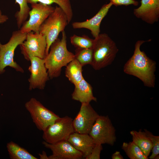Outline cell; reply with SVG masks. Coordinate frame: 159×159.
<instances>
[{"label":"cell","mask_w":159,"mask_h":159,"mask_svg":"<svg viewBox=\"0 0 159 159\" xmlns=\"http://www.w3.org/2000/svg\"><path fill=\"white\" fill-rule=\"evenodd\" d=\"M147 41L138 40L136 42L133 54L125 64L123 71L127 74L138 78L145 86L153 87L156 63L140 49L141 46Z\"/></svg>","instance_id":"obj_1"},{"label":"cell","mask_w":159,"mask_h":159,"mask_svg":"<svg viewBox=\"0 0 159 159\" xmlns=\"http://www.w3.org/2000/svg\"><path fill=\"white\" fill-rule=\"evenodd\" d=\"M67 41L64 31L62 32V39L58 38L52 44L50 51L44 59L49 77L51 79L59 76L62 67L75 58L74 54L67 49Z\"/></svg>","instance_id":"obj_2"},{"label":"cell","mask_w":159,"mask_h":159,"mask_svg":"<svg viewBox=\"0 0 159 159\" xmlns=\"http://www.w3.org/2000/svg\"><path fill=\"white\" fill-rule=\"evenodd\" d=\"M94 39L93 59L91 65L97 70L110 64L118 49L115 42L106 33L100 34Z\"/></svg>","instance_id":"obj_3"},{"label":"cell","mask_w":159,"mask_h":159,"mask_svg":"<svg viewBox=\"0 0 159 159\" xmlns=\"http://www.w3.org/2000/svg\"><path fill=\"white\" fill-rule=\"evenodd\" d=\"M68 24L66 14L60 7L56 6L41 25L39 32L45 36L46 40V56L52 44L58 38L59 33L64 31Z\"/></svg>","instance_id":"obj_4"},{"label":"cell","mask_w":159,"mask_h":159,"mask_svg":"<svg viewBox=\"0 0 159 159\" xmlns=\"http://www.w3.org/2000/svg\"><path fill=\"white\" fill-rule=\"evenodd\" d=\"M27 33H23L20 30L13 32L9 42L0 46V74L5 71V68L9 66L16 71L23 72V69L14 59V51L18 45L25 40Z\"/></svg>","instance_id":"obj_5"},{"label":"cell","mask_w":159,"mask_h":159,"mask_svg":"<svg viewBox=\"0 0 159 159\" xmlns=\"http://www.w3.org/2000/svg\"><path fill=\"white\" fill-rule=\"evenodd\" d=\"M89 134L95 144L112 146L116 141V129L108 115H99Z\"/></svg>","instance_id":"obj_6"},{"label":"cell","mask_w":159,"mask_h":159,"mask_svg":"<svg viewBox=\"0 0 159 159\" xmlns=\"http://www.w3.org/2000/svg\"><path fill=\"white\" fill-rule=\"evenodd\" d=\"M25 107L37 128L43 131L60 117L34 98L27 102Z\"/></svg>","instance_id":"obj_7"},{"label":"cell","mask_w":159,"mask_h":159,"mask_svg":"<svg viewBox=\"0 0 159 159\" xmlns=\"http://www.w3.org/2000/svg\"><path fill=\"white\" fill-rule=\"evenodd\" d=\"M73 120L67 116L60 117L43 131L42 138L44 141L52 144L67 140L71 134L74 132Z\"/></svg>","instance_id":"obj_8"},{"label":"cell","mask_w":159,"mask_h":159,"mask_svg":"<svg viewBox=\"0 0 159 159\" xmlns=\"http://www.w3.org/2000/svg\"><path fill=\"white\" fill-rule=\"evenodd\" d=\"M29 18L22 24L19 30L23 33L39 32L40 27L54 11L55 7L40 3L31 4Z\"/></svg>","instance_id":"obj_9"},{"label":"cell","mask_w":159,"mask_h":159,"mask_svg":"<svg viewBox=\"0 0 159 159\" xmlns=\"http://www.w3.org/2000/svg\"><path fill=\"white\" fill-rule=\"evenodd\" d=\"M19 46L22 54L28 61L31 56L43 59L46 56V37L39 32L27 33L25 40Z\"/></svg>","instance_id":"obj_10"},{"label":"cell","mask_w":159,"mask_h":159,"mask_svg":"<svg viewBox=\"0 0 159 159\" xmlns=\"http://www.w3.org/2000/svg\"><path fill=\"white\" fill-rule=\"evenodd\" d=\"M99 115L90 103H82L79 112L73 120L74 132L89 134Z\"/></svg>","instance_id":"obj_11"},{"label":"cell","mask_w":159,"mask_h":159,"mask_svg":"<svg viewBox=\"0 0 159 159\" xmlns=\"http://www.w3.org/2000/svg\"><path fill=\"white\" fill-rule=\"evenodd\" d=\"M29 61L31 62V65L28 68L31 73L28 79L29 90L44 89L46 82L49 78L44 59L31 56L29 58Z\"/></svg>","instance_id":"obj_12"},{"label":"cell","mask_w":159,"mask_h":159,"mask_svg":"<svg viewBox=\"0 0 159 159\" xmlns=\"http://www.w3.org/2000/svg\"><path fill=\"white\" fill-rule=\"evenodd\" d=\"M42 144L50 149L52 154L49 159H79L83 158L82 153L75 149L67 140L51 144L45 141Z\"/></svg>","instance_id":"obj_13"},{"label":"cell","mask_w":159,"mask_h":159,"mask_svg":"<svg viewBox=\"0 0 159 159\" xmlns=\"http://www.w3.org/2000/svg\"><path fill=\"white\" fill-rule=\"evenodd\" d=\"M133 13L138 18L153 24L159 18V0H141V5L134 10Z\"/></svg>","instance_id":"obj_14"},{"label":"cell","mask_w":159,"mask_h":159,"mask_svg":"<svg viewBox=\"0 0 159 159\" xmlns=\"http://www.w3.org/2000/svg\"><path fill=\"white\" fill-rule=\"evenodd\" d=\"M112 5L110 2L104 4L92 17L84 21L74 22L72 24V27L74 29H87L90 31L94 39L97 38L100 32V27L101 21Z\"/></svg>","instance_id":"obj_15"},{"label":"cell","mask_w":159,"mask_h":159,"mask_svg":"<svg viewBox=\"0 0 159 159\" xmlns=\"http://www.w3.org/2000/svg\"><path fill=\"white\" fill-rule=\"evenodd\" d=\"M67 141L77 150L81 152L85 158L90 155L95 144L89 134L74 132Z\"/></svg>","instance_id":"obj_16"},{"label":"cell","mask_w":159,"mask_h":159,"mask_svg":"<svg viewBox=\"0 0 159 159\" xmlns=\"http://www.w3.org/2000/svg\"><path fill=\"white\" fill-rule=\"evenodd\" d=\"M74 86V90L72 94L73 100L81 103H90L92 101H97V98L93 95L92 87L84 78Z\"/></svg>","instance_id":"obj_17"},{"label":"cell","mask_w":159,"mask_h":159,"mask_svg":"<svg viewBox=\"0 0 159 159\" xmlns=\"http://www.w3.org/2000/svg\"><path fill=\"white\" fill-rule=\"evenodd\" d=\"M130 133L132 137V141L148 158L152 148V143L150 138L144 131H142L141 130L138 131L132 130Z\"/></svg>","instance_id":"obj_18"},{"label":"cell","mask_w":159,"mask_h":159,"mask_svg":"<svg viewBox=\"0 0 159 159\" xmlns=\"http://www.w3.org/2000/svg\"><path fill=\"white\" fill-rule=\"evenodd\" d=\"M66 67L65 76L74 85L80 82L84 78L82 66L75 58Z\"/></svg>","instance_id":"obj_19"},{"label":"cell","mask_w":159,"mask_h":159,"mask_svg":"<svg viewBox=\"0 0 159 159\" xmlns=\"http://www.w3.org/2000/svg\"><path fill=\"white\" fill-rule=\"evenodd\" d=\"M6 148L11 159H37L27 150L13 141L8 143Z\"/></svg>","instance_id":"obj_20"},{"label":"cell","mask_w":159,"mask_h":159,"mask_svg":"<svg viewBox=\"0 0 159 159\" xmlns=\"http://www.w3.org/2000/svg\"><path fill=\"white\" fill-rule=\"evenodd\" d=\"M28 3H40L48 5L52 4H57L66 14L68 24L71 21L73 16V12L70 0H27Z\"/></svg>","instance_id":"obj_21"},{"label":"cell","mask_w":159,"mask_h":159,"mask_svg":"<svg viewBox=\"0 0 159 159\" xmlns=\"http://www.w3.org/2000/svg\"><path fill=\"white\" fill-rule=\"evenodd\" d=\"M122 149L130 159H148L140 148L132 141L129 143L124 142Z\"/></svg>","instance_id":"obj_22"},{"label":"cell","mask_w":159,"mask_h":159,"mask_svg":"<svg viewBox=\"0 0 159 159\" xmlns=\"http://www.w3.org/2000/svg\"><path fill=\"white\" fill-rule=\"evenodd\" d=\"M15 3L18 4L19 6V10L16 13L15 17L18 27L20 29L26 21L30 9L28 5L27 0H15Z\"/></svg>","instance_id":"obj_23"},{"label":"cell","mask_w":159,"mask_h":159,"mask_svg":"<svg viewBox=\"0 0 159 159\" xmlns=\"http://www.w3.org/2000/svg\"><path fill=\"white\" fill-rule=\"evenodd\" d=\"M70 42L76 49L92 48L94 39L84 35L78 36L74 34L70 37Z\"/></svg>","instance_id":"obj_24"},{"label":"cell","mask_w":159,"mask_h":159,"mask_svg":"<svg viewBox=\"0 0 159 159\" xmlns=\"http://www.w3.org/2000/svg\"><path fill=\"white\" fill-rule=\"evenodd\" d=\"M74 56L75 58L82 67L87 64L91 65L93 59L92 49H76Z\"/></svg>","instance_id":"obj_25"},{"label":"cell","mask_w":159,"mask_h":159,"mask_svg":"<svg viewBox=\"0 0 159 159\" xmlns=\"http://www.w3.org/2000/svg\"><path fill=\"white\" fill-rule=\"evenodd\" d=\"M144 132L151 140L152 144V154L148 158L150 159H159V136L153 135L150 132L145 129Z\"/></svg>","instance_id":"obj_26"},{"label":"cell","mask_w":159,"mask_h":159,"mask_svg":"<svg viewBox=\"0 0 159 159\" xmlns=\"http://www.w3.org/2000/svg\"><path fill=\"white\" fill-rule=\"evenodd\" d=\"M103 149L102 145L95 144L89 155L85 158L86 159H100V154Z\"/></svg>","instance_id":"obj_27"},{"label":"cell","mask_w":159,"mask_h":159,"mask_svg":"<svg viewBox=\"0 0 159 159\" xmlns=\"http://www.w3.org/2000/svg\"><path fill=\"white\" fill-rule=\"evenodd\" d=\"M112 5L115 6H127L130 5L137 6L138 2L135 0H110Z\"/></svg>","instance_id":"obj_28"},{"label":"cell","mask_w":159,"mask_h":159,"mask_svg":"<svg viewBox=\"0 0 159 159\" xmlns=\"http://www.w3.org/2000/svg\"><path fill=\"white\" fill-rule=\"evenodd\" d=\"M112 159H123V156L119 151H116L113 153L112 156Z\"/></svg>","instance_id":"obj_29"},{"label":"cell","mask_w":159,"mask_h":159,"mask_svg":"<svg viewBox=\"0 0 159 159\" xmlns=\"http://www.w3.org/2000/svg\"><path fill=\"white\" fill-rule=\"evenodd\" d=\"M8 19V17L6 15L3 14L0 10V24L6 22ZM1 44L0 43V46Z\"/></svg>","instance_id":"obj_30"},{"label":"cell","mask_w":159,"mask_h":159,"mask_svg":"<svg viewBox=\"0 0 159 159\" xmlns=\"http://www.w3.org/2000/svg\"><path fill=\"white\" fill-rule=\"evenodd\" d=\"M40 158L41 159H49L46 153L43 151L42 154H40Z\"/></svg>","instance_id":"obj_31"}]
</instances>
